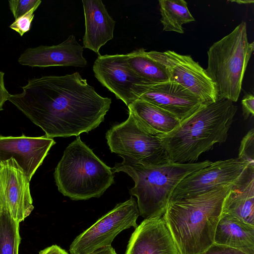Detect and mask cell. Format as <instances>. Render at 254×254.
I'll return each instance as SVG.
<instances>
[{
    "instance_id": "obj_29",
    "label": "cell",
    "mask_w": 254,
    "mask_h": 254,
    "mask_svg": "<svg viewBox=\"0 0 254 254\" xmlns=\"http://www.w3.org/2000/svg\"><path fill=\"white\" fill-rule=\"evenodd\" d=\"M4 73L0 71V111L3 110V106L8 100L10 94L5 88L4 81Z\"/></svg>"
},
{
    "instance_id": "obj_1",
    "label": "cell",
    "mask_w": 254,
    "mask_h": 254,
    "mask_svg": "<svg viewBox=\"0 0 254 254\" xmlns=\"http://www.w3.org/2000/svg\"><path fill=\"white\" fill-rule=\"evenodd\" d=\"M8 101L48 137L78 136L104 120L111 99L100 95L78 72L29 79Z\"/></svg>"
},
{
    "instance_id": "obj_31",
    "label": "cell",
    "mask_w": 254,
    "mask_h": 254,
    "mask_svg": "<svg viewBox=\"0 0 254 254\" xmlns=\"http://www.w3.org/2000/svg\"><path fill=\"white\" fill-rule=\"evenodd\" d=\"M232 2H237L239 4H250L251 3H253L254 2V1L253 0H233V1H231Z\"/></svg>"
},
{
    "instance_id": "obj_19",
    "label": "cell",
    "mask_w": 254,
    "mask_h": 254,
    "mask_svg": "<svg viewBox=\"0 0 254 254\" xmlns=\"http://www.w3.org/2000/svg\"><path fill=\"white\" fill-rule=\"evenodd\" d=\"M127 107L128 112L140 127L160 138L174 130L181 122L168 112L143 100L138 99Z\"/></svg>"
},
{
    "instance_id": "obj_15",
    "label": "cell",
    "mask_w": 254,
    "mask_h": 254,
    "mask_svg": "<svg viewBox=\"0 0 254 254\" xmlns=\"http://www.w3.org/2000/svg\"><path fill=\"white\" fill-rule=\"evenodd\" d=\"M83 47L73 35L62 43L53 46L41 45L26 49L18 59L19 64L31 67L53 66L85 67L87 62L83 55Z\"/></svg>"
},
{
    "instance_id": "obj_24",
    "label": "cell",
    "mask_w": 254,
    "mask_h": 254,
    "mask_svg": "<svg viewBox=\"0 0 254 254\" xmlns=\"http://www.w3.org/2000/svg\"><path fill=\"white\" fill-rule=\"evenodd\" d=\"M238 158L254 168V129L252 128L242 138L238 152Z\"/></svg>"
},
{
    "instance_id": "obj_6",
    "label": "cell",
    "mask_w": 254,
    "mask_h": 254,
    "mask_svg": "<svg viewBox=\"0 0 254 254\" xmlns=\"http://www.w3.org/2000/svg\"><path fill=\"white\" fill-rule=\"evenodd\" d=\"M254 50V42L248 41L245 21L209 48L205 70L215 85L218 98L237 101Z\"/></svg>"
},
{
    "instance_id": "obj_28",
    "label": "cell",
    "mask_w": 254,
    "mask_h": 254,
    "mask_svg": "<svg viewBox=\"0 0 254 254\" xmlns=\"http://www.w3.org/2000/svg\"><path fill=\"white\" fill-rule=\"evenodd\" d=\"M243 116L244 119H248L250 116H254V96L253 94L247 93L245 95L241 102Z\"/></svg>"
},
{
    "instance_id": "obj_5",
    "label": "cell",
    "mask_w": 254,
    "mask_h": 254,
    "mask_svg": "<svg viewBox=\"0 0 254 254\" xmlns=\"http://www.w3.org/2000/svg\"><path fill=\"white\" fill-rule=\"evenodd\" d=\"M54 175L59 191L73 200L99 197L114 182L112 169L79 136L64 150Z\"/></svg>"
},
{
    "instance_id": "obj_12",
    "label": "cell",
    "mask_w": 254,
    "mask_h": 254,
    "mask_svg": "<svg viewBox=\"0 0 254 254\" xmlns=\"http://www.w3.org/2000/svg\"><path fill=\"white\" fill-rule=\"evenodd\" d=\"M29 183L13 158L0 161V192L11 217L19 223L34 209Z\"/></svg>"
},
{
    "instance_id": "obj_3",
    "label": "cell",
    "mask_w": 254,
    "mask_h": 254,
    "mask_svg": "<svg viewBox=\"0 0 254 254\" xmlns=\"http://www.w3.org/2000/svg\"><path fill=\"white\" fill-rule=\"evenodd\" d=\"M237 111L233 102L218 98L181 121L160 138L169 161L195 163L201 154L211 150L215 144L225 142Z\"/></svg>"
},
{
    "instance_id": "obj_14",
    "label": "cell",
    "mask_w": 254,
    "mask_h": 254,
    "mask_svg": "<svg viewBox=\"0 0 254 254\" xmlns=\"http://www.w3.org/2000/svg\"><path fill=\"white\" fill-rule=\"evenodd\" d=\"M56 143L45 135L31 137L0 135V161L13 158L24 172L28 180L42 164L49 151Z\"/></svg>"
},
{
    "instance_id": "obj_13",
    "label": "cell",
    "mask_w": 254,
    "mask_h": 254,
    "mask_svg": "<svg viewBox=\"0 0 254 254\" xmlns=\"http://www.w3.org/2000/svg\"><path fill=\"white\" fill-rule=\"evenodd\" d=\"M139 99L165 110L180 122L204 105L197 96L171 81L145 83L143 92Z\"/></svg>"
},
{
    "instance_id": "obj_7",
    "label": "cell",
    "mask_w": 254,
    "mask_h": 254,
    "mask_svg": "<svg viewBox=\"0 0 254 254\" xmlns=\"http://www.w3.org/2000/svg\"><path fill=\"white\" fill-rule=\"evenodd\" d=\"M125 122L116 125L106 134L107 144L113 153L123 160L144 166L164 164L169 161L160 138L145 131L132 114Z\"/></svg>"
},
{
    "instance_id": "obj_11",
    "label": "cell",
    "mask_w": 254,
    "mask_h": 254,
    "mask_svg": "<svg viewBox=\"0 0 254 254\" xmlns=\"http://www.w3.org/2000/svg\"><path fill=\"white\" fill-rule=\"evenodd\" d=\"M93 70L101 84L127 106L139 99L147 83L131 69L126 54H99Z\"/></svg>"
},
{
    "instance_id": "obj_4",
    "label": "cell",
    "mask_w": 254,
    "mask_h": 254,
    "mask_svg": "<svg viewBox=\"0 0 254 254\" xmlns=\"http://www.w3.org/2000/svg\"><path fill=\"white\" fill-rule=\"evenodd\" d=\"M212 162L193 163H167L144 166L123 160L111 168L113 173L124 172L134 181L129 192L137 198L139 213L144 219L162 217L171 195L180 182L191 173Z\"/></svg>"
},
{
    "instance_id": "obj_17",
    "label": "cell",
    "mask_w": 254,
    "mask_h": 254,
    "mask_svg": "<svg viewBox=\"0 0 254 254\" xmlns=\"http://www.w3.org/2000/svg\"><path fill=\"white\" fill-rule=\"evenodd\" d=\"M85 30L83 48L99 55L100 48L113 39L115 21L101 0H82Z\"/></svg>"
},
{
    "instance_id": "obj_22",
    "label": "cell",
    "mask_w": 254,
    "mask_h": 254,
    "mask_svg": "<svg viewBox=\"0 0 254 254\" xmlns=\"http://www.w3.org/2000/svg\"><path fill=\"white\" fill-rule=\"evenodd\" d=\"M158 2L163 31L183 34V25L195 21L185 0H159Z\"/></svg>"
},
{
    "instance_id": "obj_16",
    "label": "cell",
    "mask_w": 254,
    "mask_h": 254,
    "mask_svg": "<svg viewBox=\"0 0 254 254\" xmlns=\"http://www.w3.org/2000/svg\"><path fill=\"white\" fill-rule=\"evenodd\" d=\"M125 254H179L162 217L144 219L135 228Z\"/></svg>"
},
{
    "instance_id": "obj_25",
    "label": "cell",
    "mask_w": 254,
    "mask_h": 254,
    "mask_svg": "<svg viewBox=\"0 0 254 254\" xmlns=\"http://www.w3.org/2000/svg\"><path fill=\"white\" fill-rule=\"evenodd\" d=\"M39 6V5L35 6L27 13L16 19L10 24L9 28L17 32L20 36H22L30 29L31 23L34 17V12Z\"/></svg>"
},
{
    "instance_id": "obj_10",
    "label": "cell",
    "mask_w": 254,
    "mask_h": 254,
    "mask_svg": "<svg viewBox=\"0 0 254 254\" xmlns=\"http://www.w3.org/2000/svg\"><path fill=\"white\" fill-rule=\"evenodd\" d=\"M250 167H252L238 158L212 162L183 179L174 190L169 202L194 195L219 186L235 184Z\"/></svg>"
},
{
    "instance_id": "obj_30",
    "label": "cell",
    "mask_w": 254,
    "mask_h": 254,
    "mask_svg": "<svg viewBox=\"0 0 254 254\" xmlns=\"http://www.w3.org/2000/svg\"><path fill=\"white\" fill-rule=\"evenodd\" d=\"M39 254H69L65 250L57 245L48 247L39 252Z\"/></svg>"
},
{
    "instance_id": "obj_2",
    "label": "cell",
    "mask_w": 254,
    "mask_h": 254,
    "mask_svg": "<svg viewBox=\"0 0 254 254\" xmlns=\"http://www.w3.org/2000/svg\"><path fill=\"white\" fill-rule=\"evenodd\" d=\"M235 184L168 202L162 217L179 254H202L214 243L224 198Z\"/></svg>"
},
{
    "instance_id": "obj_8",
    "label": "cell",
    "mask_w": 254,
    "mask_h": 254,
    "mask_svg": "<svg viewBox=\"0 0 254 254\" xmlns=\"http://www.w3.org/2000/svg\"><path fill=\"white\" fill-rule=\"evenodd\" d=\"M139 215L137 202L132 196L117 204L74 239L69 248V254H90L111 246L121 232L137 227Z\"/></svg>"
},
{
    "instance_id": "obj_20",
    "label": "cell",
    "mask_w": 254,
    "mask_h": 254,
    "mask_svg": "<svg viewBox=\"0 0 254 254\" xmlns=\"http://www.w3.org/2000/svg\"><path fill=\"white\" fill-rule=\"evenodd\" d=\"M214 243L254 254V226L221 213L215 230Z\"/></svg>"
},
{
    "instance_id": "obj_18",
    "label": "cell",
    "mask_w": 254,
    "mask_h": 254,
    "mask_svg": "<svg viewBox=\"0 0 254 254\" xmlns=\"http://www.w3.org/2000/svg\"><path fill=\"white\" fill-rule=\"evenodd\" d=\"M222 213L254 226V168L250 167L225 196Z\"/></svg>"
},
{
    "instance_id": "obj_23",
    "label": "cell",
    "mask_w": 254,
    "mask_h": 254,
    "mask_svg": "<svg viewBox=\"0 0 254 254\" xmlns=\"http://www.w3.org/2000/svg\"><path fill=\"white\" fill-rule=\"evenodd\" d=\"M19 223L11 216L0 192V254H18Z\"/></svg>"
},
{
    "instance_id": "obj_21",
    "label": "cell",
    "mask_w": 254,
    "mask_h": 254,
    "mask_svg": "<svg viewBox=\"0 0 254 254\" xmlns=\"http://www.w3.org/2000/svg\"><path fill=\"white\" fill-rule=\"evenodd\" d=\"M129 66L146 82L160 83L169 81L165 67L149 57L141 48L126 54Z\"/></svg>"
},
{
    "instance_id": "obj_26",
    "label": "cell",
    "mask_w": 254,
    "mask_h": 254,
    "mask_svg": "<svg viewBox=\"0 0 254 254\" xmlns=\"http://www.w3.org/2000/svg\"><path fill=\"white\" fill-rule=\"evenodd\" d=\"M41 0H11L8 1L9 9L15 19L24 15L37 5H40Z\"/></svg>"
},
{
    "instance_id": "obj_9",
    "label": "cell",
    "mask_w": 254,
    "mask_h": 254,
    "mask_svg": "<svg viewBox=\"0 0 254 254\" xmlns=\"http://www.w3.org/2000/svg\"><path fill=\"white\" fill-rule=\"evenodd\" d=\"M147 56L163 65L169 81L181 85L199 98L204 104L215 102L217 94L215 86L205 69L191 56L174 51H151Z\"/></svg>"
},
{
    "instance_id": "obj_27",
    "label": "cell",
    "mask_w": 254,
    "mask_h": 254,
    "mask_svg": "<svg viewBox=\"0 0 254 254\" xmlns=\"http://www.w3.org/2000/svg\"><path fill=\"white\" fill-rule=\"evenodd\" d=\"M202 254H248L229 246L214 243Z\"/></svg>"
}]
</instances>
